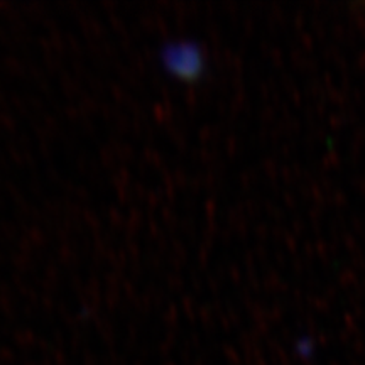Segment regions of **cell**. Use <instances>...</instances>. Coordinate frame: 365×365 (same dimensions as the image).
<instances>
[{
    "label": "cell",
    "mask_w": 365,
    "mask_h": 365,
    "mask_svg": "<svg viewBox=\"0 0 365 365\" xmlns=\"http://www.w3.org/2000/svg\"><path fill=\"white\" fill-rule=\"evenodd\" d=\"M161 63L171 76L186 83L198 81L207 68L203 48L190 39H178L164 44L161 49Z\"/></svg>",
    "instance_id": "cell-1"
}]
</instances>
